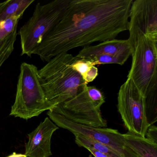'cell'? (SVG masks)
Returning <instances> with one entry per match:
<instances>
[{"mask_svg":"<svg viewBox=\"0 0 157 157\" xmlns=\"http://www.w3.org/2000/svg\"><path fill=\"white\" fill-rule=\"evenodd\" d=\"M17 36L16 29L10 36L0 41V68L13 52Z\"/></svg>","mask_w":157,"mask_h":157,"instance_id":"2e32d148","label":"cell"},{"mask_svg":"<svg viewBox=\"0 0 157 157\" xmlns=\"http://www.w3.org/2000/svg\"><path fill=\"white\" fill-rule=\"evenodd\" d=\"M133 0H70L58 23L34 52L48 62L59 54L115 39L128 30Z\"/></svg>","mask_w":157,"mask_h":157,"instance_id":"6da1fadb","label":"cell"},{"mask_svg":"<svg viewBox=\"0 0 157 157\" xmlns=\"http://www.w3.org/2000/svg\"><path fill=\"white\" fill-rule=\"evenodd\" d=\"M95 62L86 59L77 58L71 64L72 68L82 77L84 81L88 84L93 81L98 75V70Z\"/></svg>","mask_w":157,"mask_h":157,"instance_id":"5bb4252c","label":"cell"},{"mask_svg":"<svg viewBox=\"0 0 157 157\" xmlns=\"http://www.w3.org/2000/svg\"><path fill=\"white\" fill-rule=\"evenodd\" d=\"M59 128L48 117L28 135L25 144V155L28 157H49L52 155L51 139Z\"/></svg>","mask_w":157,"mask_h":157,"instance_id":"30bf717a","label":"cell"},{"mask_svg":"<svg viewBox=\"0 0 157 157\" xmlns=\"http://www.w3.org/2000/svg\"><path fill=\"white\" fill-rule=\"evenodd\" d=\"M70 0H55L47 4L38 3L33 13L19 32L21 56L31 57L44 37L60 21Z\"/></svg>","mask_w":157,"mask_h":157,"instance_id":"5b68a950","label":"cell"},{"mask_svg":"<svg viewBox=\"0 0 157 157\" xmlns=\"http://www.w3.org/2000/svg\"><path fill=\"white\" fill-rule=\"evenodd\" d=\"M128 41L132 50L144 36H157V0H135L129 12Z\"/></svg>","mask_w":157,"mask_h":157,"instance_id":"9c48e42d","label":"cell"},{"mask_svg":"<svg viewBox=\"0 0 157 157\" xmlns=\"http://www.w3.org/2000/svg\"><path fill=\"white\" fill-rule=\"evenodd\" d=\"M49 118L59 128L67 129L74 135L88 137L110 147L122 157H139L126 144L123 134L117 129L106 128H95L80 124L52 110H48Z\"/></svg>","mask_w":157,"mask_h":157,"instance_id":"ba28073f","label":"cell"},{"mask_svg":"<svg viewBox=\"0 0 157 157\" xmlns=\"http://www.w3.org/2000/svg\"><path fill=\"white\" fill-rule=\"evenodd\" d=\"M117 108L128 132L145 137L150 126L146 116L145 98L131 79H127L120 87Z\"/></svg>","mask_w":157,"mask_h":157,"instance_id":"52a82bcc","label":"cell"},{"mask_svg":"<svg viewBox=\"0 0 157 157\" xmlns=\"http://www.w3.org/2000/svg\"><path fill=\"white\" fill-rule=\"evenodd\" d=\"M86 59H90L95 62L96 65L109 64L123 65L128 59L125 58L107 55H99Z\"/></svg>","mask_w":157,"mask_h":157,"instance_id":"ac0fdd59","label":"cell"},{"mask_svg":"<svg viewBox=\"0 0 157 157\" xmlns=\"http://www.w3.org/2000/svg\"><path fill=\"white\" fill-rule=\"evenodd\" d=\"M131 56L127 78L132 80L145 97L148 123L154 124L157 121V36L140 38Z\"/></svg>","mask_w":157,"mask_h":157,"instance_id":"7a4b0ae2","label":"cell"},{"mask_svg":"<svg viewBox=\"0 0 157 157\" xmlns=\"http://www.w3.org/2000/svg\"><path fill=\"white\" fill-rule=\"evenodd\" d=\"M74 59L71 54L60 53L38 70L41 85L52 108L73 98L88 84L71 67Z\"/></svg>","mask_w":157,"mask_h":157,"instance_id":"3957f363","label":"cell"},{"mask_svg":"<svg viewBox=\"0 0 157 157\" xmlns=\"http://www.w3.org/2000/svg\"><path fill=\"white\" fill-rule=\"evenodd\" d=\"M105 102L102 92L94 86L86 85L76 96L50 110L77 124L105 128L107 123L101 111Z\"/></svg>","mask_w":157,"mask_h":157,"instance_id":"8992f818","label":"cell"},{"mask_svg":"<svg viewBox=\"0 0 157 157\" xmlns=\"http://www.w3.org/2000/svg\"><path fill=\"white\" fill-rule=\"evenodd\" d=\"M87 149L89 150L94 157H110L106 155V154L101 153V152L95 150L91 148H87Z\"/></svg>","mask_w":157,"mask_h":157,"instance_id":"ffe728a7","label":"cell"},{"mask_svg":"<svg viewBox=\"0 0 157 157\" xmlns=\"http://www.w3.org/2000/svg\"><path fill=\"white\" fill-rule=\"evenodd\" d=\"M145 137L157 144V127L154 124L151 125L147 129Z\"/></svg>","mask_w":157,"mask_h":157,"instance_id":"d6986e66","label":"cell"},{"mask_svg":"<svg viewBox=\"0 0 157 157\" xmlns=\"http://www.w3.org/2000/svg\"><path fill=\"white\" fill-rule=\"evenodd\" d=\"M7 157H27L25 154H20V153H17L16 152H14L11 154V155H9V156H7Z\"/></svg>","mask_w":157,"mask_h":157,"instance_id":"44dd1931","label":"cell"},{"mask_svg":"<svg viewBox=\"0 0 157 157\" xmlns=\"http://www.w3.org/2000/svg\"><path fill=\"white\" fill-rule=\"evenodd\" d=\"M23 15H13L0 23V41L10 36L17 29L19 20Z\"/></svg>","mask_w":157,"mask_h":157,"instance_id":"e0dca14e","label":"cell"},{"mask_svg":"<svg viewBox=\"0 0 157 157\" xmlns=\"http://www.w3.org/2000/svg\"><path fill=\"white\" fill-rule=\"evenodd\" d=\"M34 0H8L0 2V23L13 15H23Z\"/></svg>","mask_w":157,"mask_h":157,"instance_id":"4fadbf2b","label":"cell"},{"mask_svg":"<svg viewBox=\"0 0 157 157\" xmlns=\"http://www.w3.org/2000/svg\"><path fill=\"white\" fill-rule=\"evenodd\" d=\"M75 142L80 147L91 148L104 153L110 157H122L119 153L107 145L88 137L75 134Z\"/></svg>","mask_w":157,"mask_h":157,"instance_id":"9a60e30c","label":"cell"},{"mask_svg":"<svg viewBox=\"0 0 157 157\" xmlns=\"http://www.w3.org/2000/svg\"><path fill=\"white\" fill-rule=\"evenodd\" d=\"M132 52V47L128 39H113L106 40L96 45L85 47L75 57L89 59L99 55H107L128 59Z\"/></svg>","mask_w":157,"mask_h":157,"instance_id":"8fae6325","label":"cell"},{"mask_svg":"<svg viewBox=\"0 0 157 157\" xmlns=\"http://www.w3.org/2000/svg\"><path fill=\"white\" fill-rule=\"evenodd\" d=\"M123 136L126 144L139 157H157V144L155 142L128 131Z\"/></svg>","mask_w":157,"mask_h":157,"instance_id":"7c38bea8","label":"cell"},{"mask_svg":"<svg viewBox=\"0 0 157 157\" xmlns=\"http://www.w3.org/2000/svg\"><path fill=\"white\" fill-rule=\"evenodd\" d=\"M52 108L41 85L37 67L22 63L15 101L10 116L28 120Z\"/></svg>","mask_w":157,"mask_h":157,"instance_id":"277c9868","label":"cell"}]
</instances>
